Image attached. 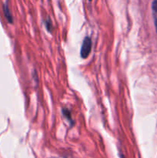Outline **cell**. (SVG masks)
Masks as SVG:
<instances>
[{"mask_svg":"<svg viewBox=\"0 0 157 158\" xmlns=\"http://www.w3.org/2000/svg\"><path fill=\"white\" fill-rule=\"evenodd\" d=\"M91 50H92V40L89 36H86L83 40V45L81 47V57L83 59H86L90 54Z\"/></svg>","mask_w":157,"mask_h":158,"instance_id":"obj_1","label":"cell"},{"mask_svg":"<svg viewBox=\"0 0 157 158\" xmlns=\"http://www.w3.org/2000/svg\"><path fill=\"white\" fill-rule=\"evenodd\" d=\"M152 13L153 18L154 26L157 32V0H153L152 2Z\"/></svg>","mask_w":157,"mask_h":158,"instance_id":"obj_2","label":"cell"},{"mask_svg":"<svg viewBox=\"0 0 157 158\" xmlns=\"http://www.w3.org/2000/svg\"><path fill=\"white\" fill-rule=\"evenodd\" d=\"M3 10H4V14L6 18L7 19V20L9 22V23H12V15H11V13L10 12H9V8H8V6L6 4L4 5V6H3Z\"/></svg>","mask_w":157,"mask_h":158,"instance_id":"obj_3","label":"cell"},{"mask_svg":"<svg viewBox=\"0 0 157 158\" xmlns=\"http://www.w3.org/2000/svg\"><path fill=\"white\" fill-rule=\"evenodd\" d=\"M46 28H47V30L50 31L51 29H52V24H51L50 22H46Z\"/></svg>","mask_w":157,"mask_h":158,"instance_id":"obj_4","label":"cell"},{"mask_svg":"<svg viewBox=\"0 0 157 158\" xmlns=\"http://www.w3.org/2000/svg\"><path fill=\"white\" fill-rule=\"evenodd\" d=\"M89 1H91V0H89Z\"/></svg>","mask_w":157,"mask_h":158,"instance_id":"obj_5","label":"cell"}]
</instances>
